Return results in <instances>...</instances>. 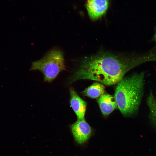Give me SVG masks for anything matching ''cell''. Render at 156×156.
<instances>
[{"mask_svg":"<svg viewBox=\"0 0 156 156\" xmlns=\"http://www.w3.org/2000/svg\"><path fill=\"white\" fill-rule=\"evenodd\" d=\"M105 88L102 84L95 82L83 92L85 96L92 98H96L104 94Z\"/></svg>","mask_w":156,"mask_h":156,"instance_id":"obj_8","label":"cell"},{"mask_svg":"<svg viewBox=\"0 0 156 156\" xmlns=\"http://www.w3.org/2000/svg\"><path fill=\"white\" fill-rule=\"evenodd\" d=\"M86 7L90 18L96 20L106 12L109 6L108 0H87Z\"/></svg>","mask_w":156,"mask_h":156,"instance_id":"obj_5","label":"cell"},{"mask_svg":"<svg viewBox=\"0 0 156 156\" xmlns=\"http://www.w3.org/2000/svg\"><path fill=\"white\" fill-rule=\"evenodd\" d=\"M66 70L64 53L58 48L49 50L40 60L33 62L30 70H38L43 74L45 81L51 82L61 71Z\"/></svg>","mask_w":156,"mask_h":156,"instance_id":"obj_3","label":"cell"},{"mask_svg":"<svg viewBox=\"0 0 156 156\" xmlns=\"http://www.w3.org/2000/svg\"><path fill=\"white\" fill-rule=\"evenodd\" d=\"M146 102L149 110V118L156 127V97L151 90L147 96Z\"/></svg>","mask_w":156,"mask_h":156,"instance_id":"obj_9","label":"cell"},{"mask_svg":"<svg viewBox=\"0 0 156 156\" xmlns=\"http://www.w3.org/2000/svg\"><path fill=\"white\" fill-rule=\"evenodd\" d=\"M154 40L156 42V28L155 29V32L154 37Z\"/></svg>","mask_w":156,"mask_h":156,"instance_id":"obj_10","label":"cell"},{"mask_svg":"<svg viewBox=\"0 0 156 156\" xmlns=\"http://www.w3.org/2000/svg\"><path fill=\"white\" fill-rule=\"evenodd\" d=\"M70 106L76 114L77 119H84L86 103L78 95L73 88H70Z\"/></svg>","mask_w":156,"mask_h":156,"instance_id":"obj_6","label":"cell"},{"mask_svg":"<svg viewBox=\"0 0 156 156\" xmlns=\"http://www.w3.org/2000/svg\"><path fill=\"white\" fill-rule=\"evenodd\" d=\"M70 127L75 140L80 144L87 142L92 133L91 127L84 119H77Z\"/></svg>","mask_w":156,"mask_h":156,"instance_id":"obj_4","label":"cell"},{"mask_svg":"<svg viewBox=\"0 0 156 156\" xmlns=\"http://www.w3.org/2000/svg\"><path fill=\"white\" fill-rule=\"evenodd\" d=\"M98 102L101 112L105 116L108 115L118 108L114 97L108 94L101 95Z\"/></svg>","mask_w":156,"mask_h":156,"instance_id":"obj_7","label":"cell"},{"mask_svg":"<svg viewBox=\"0 0 156 156\" xmlns=\"http://www.w3.org/2000/svg\"><path fill=\"white\" fill-rule=\"evenodd\" d=\"M149 55L139 56L116 55L104 52L85 58L71 77L70 83L80 79L100 82L107 86L117 83L130 70L150 61Z\"/></svg>","mask_w":156,"mask_h":156,"instance_id":"obj_1","label":"cell"},{"mask_svg":"<svg viewBox=\"0 0 156 156\" xmlns=\"http://www.w3.org/2000/svg\"><path fill=\"white\" fill-rule=\"evenodd\" d=\"M145 73H135L117 84L114 98L117 107L125 117L136 115L144 94Z\"/></svg>","mask_w":156,"mask_h":156,"instance_id":"obj_2","label":"cell"}]
</instances>
